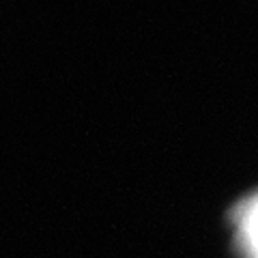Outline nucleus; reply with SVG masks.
<instances>
[{"instance_id":"f257e3e1","label":"nucleus","mask_w":258,"mask_h":258,"mask_svg":"<svg viewBox=\"0 0 258 258\" xmlns=\"http://www.w3.org/2000/svg\"><path fill=\"white\" fill-rule=\"evenodd\" d=\"M237 243L243 258L258 256V191L243 198L232 211Z\"/></svg>"}]
</instances>
